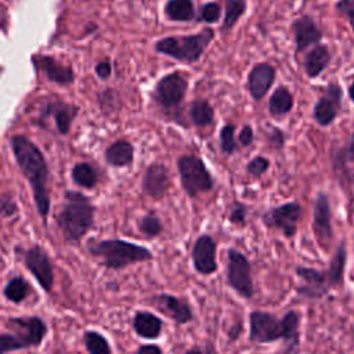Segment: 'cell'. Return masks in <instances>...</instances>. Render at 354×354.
I'll return each mask as SVG.
<instances>
[{
	"instance_id": "4",
	"label": "cell",
	"mask_w": 354,
	"mask_h": 354,
	"mask_svg": "<svg viewBox=\"0 0 354 354\" xmlns=\"http://www.w3.org/2000/svg\"><path fill=\"white\" fill-rule=\"evenodd\" d=\"M213 39L214 30L212 28H205L198 33L162 37L155 41L153 48L156 53L173 58L178 62L194 64L199 61Z\"/></svg>"
},
{
	"instance_id": "33",
	"label": "cell",
	"mask_w": 354,
	"mask_h": 354,
	"mask_svg": "<svg viewBox=\"0 0 354 354\" xmlns=\"http://www.w3.org/2000/svg\"><path fill=\"white\" fill-rule=\"evenodd\" d=\"M350 162L354 163V133L350 134L346 144L335 151L333 155V166L337 171L346 169V165Z\"/></svg>"
},
{
	"instance_id": "10",
	"label": "cell",
	"mask_w": 354,
	"mask_h": 354,
	"mask_svg": "<svg viewBox=\"0 0 354 354\" xmlns=\"http://www.w3.org/2000/svg\"><path fill=\"white\" fill-rule=\"evenodd\" d=\"M301 217V205L297 201L285 202L282 205L270 207L261 216L267 228L279 230L285 236L292 238L297 232V224Z\"/></svg>"
},
{
	"instance_id": "1",
	"label": "cell",
	"mask_w": 354,
	"mask_h": 354,
	"mask_svg": "<svg viewBox=\"0 0 354 354\" xmlns=\"http://www.w3.org/2000/svg\"><path fill=\"white\" fill-rule=\"evenodd\" d=\"M10 142L21 173L26 177L32 187L37 212L46 223L50 210L48 166L46 158L37 145L24 136H12Z\"/></svg>"
},
{
	"instance_id": "34",
	"label": "cell",
	"mask_w": 354,
	"mask_h": 354,
	"mask_svg": "<svg viewBox=\"0 0 354 354\" xmlns=\"http://www.w3.org/2000/svg\"><path fill=\"white\" fill-rule=\"evenodd\" d=\"M236 126L234 123H227L221 127L218 138H220V149L225 155H232L238 151V142L235 140Z\"/></svg>"
},
{
	"instance_id": "11",
	"label": "cell",
	"mask_w": 354,
	"mask_h": 354,
	"mask_svg": "<svg viewBox=\"0 0 354 354\" xmlns=\"http://www.w3.org/2000/svg\"><path fill=\"white\" fill-rule=\"evenodd\" d=\"M343 88L337 82H329L325 94L318 98L313 108V119L322 127L332 124L342 111Z\"/></svg>"
},
{
	"instance_id": "14",
	"label": "cell",
	"mask_w": 354,
	"mask_h": 354,
	"mask_svg": "<svg viewBox=\"0 0 354 354\" xmlns=\"http://www.w3.org/2000/svg\"><path fill=\"white\" fill-rule=\"evenodd\" d=\"M217 243L209 234H202L196 238L194 242L192 250H191V259L192 264L196 272L202 275H210L213 274L218 264H217Z\"/></svg>"
},
{
	"instance_id": "6",
	"label": "cell",
	"mask_w": 354,
	"mask_h": 354,
	"mask_svg": "<svg viewBox=\"0 0 354 354\" xmlns=\"http://www.w3.org/2000/svg\"><path fill=\"white\" fill-rule=\"evenodd\" d=\"M177 171L183 189L189 198L209 192L214 187V178L203 159L195 153L181 155L177 159Z\"/></svg>"
},
{
	"instance_id": "38",
	"label": "cell",
	"mask_w": 354,
	"mask_h": 354,
	"mask_svg": "<svg viewBox=\"0 0 354 354\" xmlns=\"http://www.w3.org/2000/svg\"><path fill=\"white\" fill-rule=\"evenodd\" d=\"M227 218L234 225H239V227L245 225L248 218V206L242 202H234L228 212Z\"/></svg>"
},
{
	"instance_id": "22",
	"label": "cell",
	"mask_w": 354,
	"mask_h": 354,
	"mask_svg": "<svg viewBox=\"0 0 354 354\" xmlns=\"http://www.w3.org/2000/svg\"><path fill=\"white\" fill-rule=\"evenodd\" d=\"M330 59H332V54L326 44L318 43V44L313 46L304 54V59L301 64L306 76L310 79L318 77L326 69V66L330 64Z\"/></svg>"
},
{
	"instance_id": "32",
	"label": "cell",
	"mask_w": 354,
	"mask_h": 354,
	"mask_svg": "<svg viewBox=\"0 0 354 354\" xmlns=\"http://www.w3.org/2000/svg\"><path fill=\"white\" fill-rule=\"evenodd\" d=\"M84 343L90 354H112L108 340L95 330H88L84 333Z\"/></svg>"
},
{
	"instance_id": "2",
	"label": "cell",
	"mask_w": 354,
	"mask_h": 354,
	"mask_svg": "<svg viewBox=\"0 0 354 354\" xmlns=\"http://www.w3.org/2000/svg\"><path fill=\"white\" fill-rule=\"evenodd\" d=\"M249 340L253 343L285 342V354H295L300 342V314L289 310L278 318L272 313L253 310L249 313Z\"/></svg>"
},
{
	"instance_id": "36",
	"label": "cell",
	"mask_w": 354,
	"mask_h": 354,
	"mask_svg": "<svg viewBox=\"0 0 354 354\" xmlns=\"http://www.w3.org/2000/svg\"><path fill=\"white\" fill-rule=\"evenodd\" d=\"M138 228L145 236L153 238V236H158L163 231V224L155 213H148V214L142 216L141 220L138 221Z\"/></svg>"
},
{
	"instance_id": "17",
	"label": "cell",
	"mask_w": 354,
	"mask_h": 354,
	"mask_svg": "<svg viewBox=\"0 0 354 354\" xmlns=\"http://www.w3.org/2000/svg\"><path fill=\"white\" fill-rule=\"evenodd\" d=\"M277 77L275 68L268 62H259L248 73L246 87L254 101H260L270 91Z\"/></svg>"
},
{
	"instance_id": "35",
	"label": "cell",
	"mask_w": 354,
	"mask_h": 354,
	"mask_svg": "<svg viewBox=\"0 0 354 354\" xmlns=\"http://www.w3.org/2000/svg\"><path fill=\"white\" fill-rule=\"evenodd\" d=\"M26 295H28V283L25 282V279L19 277L10 279L4 288V296L14 303L22 301L26 297Z\"/></svg>"
},
{
	"instance_id": "25",
	"label": "cell",
	"mask_w": 354,
	"mask_h": 354,
	"mask_svg": "<svg viewBox=\"0 0 354 354\" xmlns=\"http://www.w3.org/2000/svg\"><path fill=\"white\" fill-rule=\"evenodd\" d=\"M163 12L173 22H191L196 17L194 0H166Z\"/></svg>"
},
{
	"instance_id": "48",
	"label": "cell",
	"mask_w": 354,
	"mask_h": 354,
	"mask_svg": "<svg viewBox=\"0 0 354 354\" xmlns=\"http://www.w3.org/2000/svg\"><path fill=\"white\" fill-rule=\"evenodd\" d=\"M344 15L347 17L348 24H350V26H351V29H353V32H354V8L350 10V11H347Z\"/></svg>"
},
{
	"instance_id": "7",
	"label": "cell",
	"mask_w": 354,
	"mask_h": 354,
	"mask_svg": "<svg viewBox=\"0 0 354 354\" xmlns=\"http://www.w3.org/2000/svg\"><path fill=\"white\" fill-rule=\"evenodd\" d=\"M10 325H12L18 333L0 335V354L37 346L46 335V324L37 317L12 318L10 319Z\"/></svg>"
},
{
	"instance_id": "28",
	"label": "cell",
	"mask_w": 354,
	"mask_h": 354,
	"mask_svg": "<svg viewBox=\"0 0 354 354\" xmlns=\"http://www.w3.org/2000/svg\"><path fill=\"white\" fill-rule=\"evenodd\" d=\"M189 119L196 127L210 126L214 120V109L206 98H196L188 108Z\"/></svg>"
},
{
	"instance_id": "21",
	"label": "cell",
	"mask_w": 354,
	"mask_h": 354,
	"mask_svg": "<svg viewBox=\"0 0 354 354\" xmlns=\"http://www.w3.org/2000/svg\"><path fill=\"white\" fill-rule=\"evenodd\" d=\"M79 109L71 104H65L61 101H54V102H48L41 108L40 112V118L41 119H47L50 116L54 118L55 120V126L57 130L61 134H68L72 122L75 120L76 115H77Z\"/></svg>"
},
{
	"instance_id": "9",
	"label": "cell",
	"mask_w": 354,
	"mask_h": 354,
	"mask_svg": "<svg viewBox=\"0 0 354 354\" xmlns=\"http://www.w3.org/2000/svg\"><path fill=\"white\" fill-rule=\"evenodd\" d=\"M187 90L188 80L178 71L170 72L156 82L152 91V100L160 109L171 113L183 104Z\"/></svg>"
},
{
	"instance_id": "37",
	"label": "cell",
	"mask_w": 354,
	"mask_h": 354,
	"mask_svg": "<svg viewBox=\"0 0 354 354\" xmlns=\"http://www.w3.org/2000/svg\"><path fill=\"white\" fill-rule=\"evenodd\" d=\"M270 159L263 156V155H257L253 156L248 163H246V173L250 174L252 177H260L263 176L268 169H270Z\"/></svg>"
},
{
	"instance_id": "24",
	"label": "cell",
	"mask_w": 354,
	"mask_h": 354,
	"mask_svg": "<svg viewBox=\"0 0 354 354\" xmlns=\"http://www.w3.org/2000/svg\"><path fill=\"white\" fill-rule=\"evenodd\" d=\"M133 328L144 339H156L162 333L163 321L149 311H138L134 315Z\"/></svg>"
},
{
	"instance_id": "39",
	"label": "cell",
	"mask_w": 354,
	"mask_h": 354,
	"mask_svg": "<svg viewBox=\"0 0 354 354\" xmlns=\"http://www.w3.org/2000/svg\"><path fill=\"white\" fill-rule=\"evenodd\" d=\"M267 140L268 142L277 149V151H281L283 147H285V133L283 130H281L279 127L277 126H271L270 131L267 133Z\"/></svg>"
},
{
	"instance_id": "23",
	"label": "cell",
	"mask_w": 354,
	"mask_h": 354,
	"mask_svg": "<svg viewBox=\"0 0 354 354\" xmlns=\"http://www.w3.org/2000/svg\"><path fill=\"white\" fill-rule=\"evenodd\" d=\"M346 261H347L346 245H344V242H340L329 260L328 268L324 271L329 289H337L343 285Z\"/></svg>"
},
{
	"instance_id": "5",
	"label": "cell",
	"mask_w": 354,
	"mask_h": 354,
	"mask_svg": "<svg viewBox=\"0 0 354 354\" xmlns=\"http://www.w3.org/2000/svg\"><path fill=\"white\" fill-rule=\"evenodd\" d=\"M90 252L100 256L104 264L109 268H123L153 257L152 252L145 246L123 239H105L95 242L90 245Z\"/></svg>"
},
{
	"instance_id": "20",
	"label": "cell",
	"mask_w": 354,
	"mask_h": 354,
	"mask_svg": "<svg viewBox=\"0 0 354 354\" xmlns=\"http://www.w3.org/2000/svg\"><path fill=\"white\" fill-rule=\"evenodd\" d=\"M35 66L44 73V76L57 84H71L75 79L73 71L69 65H62L48 55L33 57Z\"/></svg>"
},
{
	"instance_id": "49",
	"label": "cell",
	"mask_w": 354,
	"mask_h": 354,
	"mask_svg": "<svg viewBox=\"0 0 354 354\" xmlns=\"http://www.w3.org/2000/svg\"><path fill=\"white\" fill-rule=\"evenodd\" d=\"M348 98H350V101L354 104V80H353L351 84L348 86Z\"/></svg>"
},
{
	"instance_id": "47",
	"label": "cell",
	"mask_w": 354,
	"mask_h": 354,
	"mask_svg": "<svg viewBox=\"0 0 354 354\" xmlns=\"http://www.w3.org/2000/svg\"><path fill=\"white\" fill-rule=\"evenodd\" d=\"M203 348H205V354H218L217 348L212 343H206Z\"/></svg>"
},
{
	"instance_id": "41",
	"label": "cell",
	"mask_w": 354,
	"mask_h": 354,
	"mask_svg": "<svg viewBox=\"0 0 354 354\" xmlns=\"http://www.w3.org/2000/svg\"><path fill=\"white\" fill-rule=\"evenodd\" d=\"M17 212V205L12 201L10 195H1L0 196V214L8 217L12 216Z\"/></svg>"
},
{
	"instance_id": "15",
	"label": "cell",
	"mask_w": 354,
	"mask_h": 354,
	"mask_svg": "<svg viewBox=\"0 0 354 354\" xmlns=\"http://www.w3.org/2000/svg\"><path fill=\"white\" fill-rule=\"evenodd\" d=\"M151 304L165 314L166 317L171 318L174 322L183 325L188 324L194 318L192 308L185 297H180L170 293H160L151 297Z\"/></svg>"
},
{
	"instance_id": "45",
	"label": "cell",
	"mask_w": 354,
	"mask_h": 354,
	"mask_svg": "<svg viewBox=\"0 0 354 354\" xmlns=\"http://www.w3.org/2000/svg\"><path fill=\"white\" fill-rule=\"evenodd\" d=\"M336 10L340 12V14H346L347 11L353 10L354 8V0H339L336 4Z\"/></svg>"
},
{
	"instance_id": "42",
	"label": "cell",
	"mask_w": 354,
	"mask_h": 354,
	"mask_svg": "<svg viewBox=\"0 0 354 354\" xmlns=\"http://www.w3.org/2000/svg\"><path fill=\"white\" fill-rule=\"evenodd\" d=\"M95 73L100 79H108L112 73V65L108 59H104L95 65Z\"/></svg>"
},
{
	"instance_id": "40",
	"label": "cell",
	"mask_w": 354,
	"mask_h": 354,
	"mask_svg": "<svg viewBox=\"0 0 354 354\" xmlns=\"http://www.w3.org/2000/svg\"><path fill=\"white\" fill-rule=\"evenodd\" d=\"M253 140H254L253 127H252L250 124L242 126V129H241L239 133H238V142H239L242 147H249V145L253 144Z\"/></svg>"
},
{
	"instance_id": "27",
	"label": "cell",
	"mask_w": 354,
	"mask_h": 354,
	"mask_svg": "<svg viewBox=\"0 0 354 354\" xmlns=\"http://www.w3.org/2000/svg\"><path fill=\"white\" fill-rule=\"evenodd\" d=\"M105 159L115 167L129 166L134 159V147L126 140H118L106 148Z\"/></svg>"
},
{
	"instance_id": "18",
	"label": "cell",
	"mask_w": 354,
	"mask_h": 354,
	"mask_svg": "<svg viewBox=\"0 0 354 354\" xmlns=\"http://www.w3.org/2000/svg\"><path fill=\"white\" fill-rule=\"evenodd\" d=\"M25 263L40 286L50 292L54 283V272L47 253L40 246H32L25 254Z\"/></svg>"
},
{
	"instance_id": "31",
	"label": "cell",
	"mask_w": 354,
	"mask_h": 354,
	"mask_svg": "<svg viewBox=\"0 0 354 354\" xmlns=\"http://www.w3.org/2000/svg\"><path fill=\"white\" fill-rule=\"evenodd\" d=\"M221 15H223L221 6L217 1H207L199 7L195 21L201 22V24L212 25V24L218 22L221 19Z\"/></svg>"
},
{
	"instance_id": "30",
	"label": "cell",
	"mask_w": 354,
	"mask_h": 354,
	"mask_svg": "<svg viewBox=\"0 0 354 354\" xmlns=\"http://www.w3.org/2000/svg\"><path fill=\"white\" fill-rule=\"evenodd\" d=\"M72 178L76 184L84 188H93L98 183L97 171L88 163H76L72 169Z\"/></svg>"
},
{
	"instance_id": "43",
	"label": "cell",
	"mask_w": 354,
	"mask_h": 354,
	"mask_svg": "<svg viewBox=\"0 0 354 354\" xmlns=\"http://www.w3.org/2000/svg\"><path fill=\"white\" fill-rule=\"evenodd\" d=\"M242 329H243V325H242V322L241 321H236L230 329H228V332H227V337H228V340L230 342H235V340H238V337L241 336V333H242Z\"/></svg>"
},
{
	"instance_id": "19",
	"label": "cell",
	"mask_w": 354,
	"mask_h": 354,
	"mask_svg": "<svg viewBox=\"0 0 354 354\" xmlns=\"http://www.w3.org/2000/svg\"><path fill=\"white\" fill-rule=\"evenodd\" d=\"M142 191L153 199H162L169 189V169L159 162L151 163L142 176Z\"/></svg>"
},
{
	"instance_id": "44",
	"label": "cell",
	"mask_w": 354,
	"mask_h": 354,
	"mask_svg": "<svg viewBox=\"0 0 354 354\" xmlns=\"http://www.w3.org/2000/svg\"><path fill=\"white\" fill-rule=\"evenodd\" d=\"M136 354H163L162 348L155 344H144L141 346Z\"/></svg>"
},
{
	"instance_id": "3",
	"label": "cell",
	"mask_w": 354,
	"mask_h": 354,
	"mask_svg": "<svg viewBox=\"0 0 354 354\" xmlns=\"http://www.w3.org/2000/svg\"><path fill=\"white\" fill-rule=\"evenodd\" d=\"M94 207L88 198L77 191L65 192V203L57 217L58 227L68 242H79L91 228Z\"/></svg>"
},
{
	"instance_id": "46",
	"label": "cell",
	"mask_w": 354,
	"mask_h": 354,
	"mask_svg": "<svg viewBox=\"0 0 354 354\" xmlns=\"http://www.w3.org/2000/svg\"><path fill=\"white\" fill-rule=\"evenodd\" d=\"M183 354H205V348L201 346H194V347L188 348L187 351H184Z\"/></svg>"
},
{
	"instance_id": "8",
	"label": "cell",
	"mask_w": 354,
	"mask_h": 354,
	"mask_svg": "<svg viewBox=\"0 0 354 354\" xmlns=\"http://www.w3.org/2000/svg\"><path fill=\"white\" fill-rule=\"evenodd\" d=\"M225 278L228 286L241 297L250 300L254 295L252 281V266L246 254L241 250L230 248L227 252Z\"/></svg>"
},
{
	"instance_id": "29",
	"label": "cell",
	"mask_w": 354,
	"mask_h": 354,
	"mask_svg": "<svg viewBox=\"0 0 354 354\" xmlns=\"http://www.w3.org/2000/svg\"><path fill=\"white\" fill-rule=\"evenodd\" d=\"M248 10V0H225V8L221 22V32L231 30L235 24L241 19V17Z\"/></svg>"
},
{
	"instance_id": "12",
	"label": "cell",
	"mask_w": 354,
	"mask_h": 354,
	"mask_svg": "<svg viewBox=\"0 0 354 354\" xmlns=\"http://www.w3.org/2000/svg\"><path fill=\"white\" fill-rule=\"evenodd\" d=\"M313 232L322 249H328L333 239L332 228V209L329 195L319 191L314 201L313 207Z\"/></svg>"
},
{
	"instance_id": "26",
	"label": "cell",
	"mask_w": 354,
	"mask_h": 354,
	"mask_svg": "<svg viewBox=\"0 0 354 354\" xmlns=\"http://www.w3.org/2000/svg\"><path fill=\"white\" fill-rule=\"evenodd\" d=\"M295 105V97L286 86H278L268 100V112L274 118L288 115Z\"/></svg>"
},
{
	"instance_id": "13",
	"label": "cell",
	"mask_w": 354,
	"mask_h": 354,
	"mask_svg": "<svg viewBox=\"0 0 354 354\" xmlns=\"http://www.w3.org/2000/svg\"><path fill=\"white\" fill-rule=\"evenodd\" d=\"M300 283L296 288V293L308 300H319L329 292L325 272L313 267L297 266L295 268Z\"/></svg>"
},
{
	"instance_id": "16",
	"label": "cell",
	"mask_w": 354,
	"mask_h": 354,
	"mask_svg": "<svg viewBox=\"0 0 354 354\" xmlns=\"http://www.w3.org/2000/svg\"><path fill=\"white\" fill-rule=\"evenodd\" d=\"M293 39H295V46H296V54L306 53L310 47L318 44L324 36L322 30L319 29L318 24L315 19L308 15L303 14L297 17L292 25H290Z\"/></svg>"
}]
</instances>
